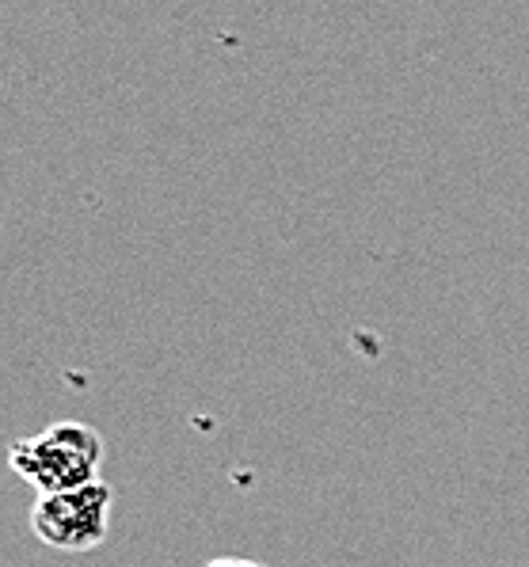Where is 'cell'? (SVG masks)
<instances>
[{
  "mask_svg": "<svg viewBox=\"0 0 529 567\" xmlns=\"http://www.w3.org/2000/svg\"><path fill=\"white\" fill-rule=\"evenodd\" d=\"M8 465L28 480L39 495L76 492V487L103 480V439L89 423L62 419V423L42 426L39 434L12 442Z\"/></svg>",
  "mask_w": 529,
  "mask_h": 567,
  "instance_id": "1",
  "label": "cell"
},
{
  "mask_svg": "<svg viewBox=\"0 0 529 567\" xmlns=\"http://www.w3.org/2000/svg\"><path fill=\"white\" fill-rule=\"evenodd\" d=\"M111 507L115 492L107 480H95L76 492L39 495L31 503V534L58 553H92L111 534Z\"/></svg>",
  "mask_w": 529,
  "mask_h": 567,
  "instance_id": "2",
  "label": "cell"
},
{
  "mask_svg": "<svg viewBox=\"0 0 529 567\" xmlns=\"http://www.w3.org/2000/svg\"><path fill=\"white\" fill-rule=\"evenodd\" d=\"M203 567H267V564L245 560V556H221V560H210V564H203Z\"/></svg>",
  "mask_w": 529,
  "mask_h": 567,
  "instance_id": "3",
  "label": "cell"
}]
</instances>
